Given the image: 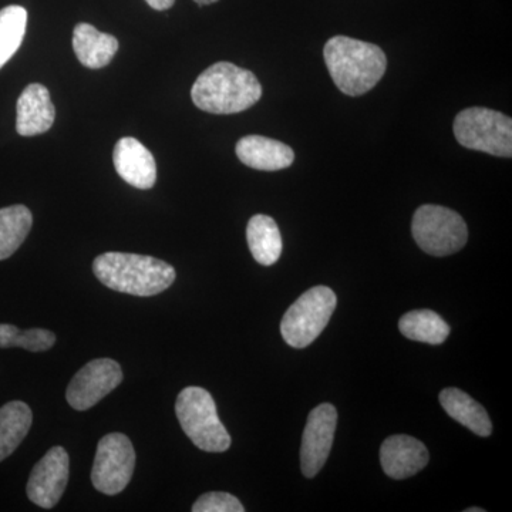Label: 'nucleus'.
I'll list each match as a JSON object with an SVG mask.
<instances>
[{
    "label": "nucleus",
    "mask_w": 512,
    "mask_h": 512,
    "mask_svg": "<svg viewBox=\"0 0 512 512\" xmlns=\"http://www.w3.org/2000/svg\"><path fill=\"white\" fill-rule=\"evenodd\" d=\"M323 57L333 83L352 97L370 92L387 69L386 53L379 46L348 36L329 39Z\"/></svg>",
    "instance_id": "obj_1"
},
{
    "label": "nucleus",
    "mask_w": 512,
    "mask_h": 512,
    "mask_svg": "<svg viewBox=\"0 0 512 512\" xmlns=\"http://www.w3.org/2000/svg\"><path fill=\"white\" fill-rule=\"evenodd\" d=\"M261 97L262 86L255 74L229 62L212 64L191 89L195 106L211 114L241 113Z\"/></svg>",
    "instance_id": "obj_2"
},
{
    "label": "nucleus",
    "mask_w": 512,
    "mask_h": 512,
    "mask_svg": "<svg viewBox=\"0 0 512 512\" xmlns=\"http://www.w3.org/2000/svg\"><path fill=\"white\" fill-rule=\"evenodd\" d=\"M93 272L101 284L134 296H154L170 288L175 269L153 256L107 252L97 256Z\"/></svg>",
    "instance_id": "obj_3"
},
{
    "label": "nucleus",
    "mask_w": 512,
    "mask_h": 512,
    "mask_svg": "<svg viewBox=\"0 0 512 512\" xmlns=\"http://www.w3.org/2000/svg\"><path fill=\"white\" fill-rule=\"evenodd\" d=\"M175 413L188 439L202 451L224 453L231 447V436L218 417L217 404L202 387H185L178 394Z\"/></svg>",
    "instance_id": "obj_4"
},
{
    "label": "nucleus",
    "mask_w": 512,
    "mask_h": 512,
    "mask_svg": "<svg viewBox=\"0 0 512 512\" xmlns=\"http://www.w3.org/2000/svg\"><path fill=\"white\" fill-rule=\"evenodd\" d=\"M454 136L468 150L495 157H512V120L500 111L471 107L454 120Z\"/></svg>",
    "instance_id": "obj_5"
},
{
    "label": "nucleus",
    "mask_w": 512,
    "mask_h": 512,
    "mask_svg": "<svg viewBox=\"0 0 512 512\" xmlns=\"http://www.w3.org/2000/svg\"><path fill=\"white\" fill-rule=\"evenodd\" d=\"M336 305L338 298L332 289H309L286 311L281 323L282 338L291 348H308L328 326Z\"/></svg>",
    "instance_id": "obj_6"
},
{
    "label": "nucleus",
    "mask_w": 512,
    "mask_h": 512,
    "mask_svg": "<svg viewBox=\"0 0 512 512\" xmlns=\"http://www.w3.org/2000/svg\"><path fill=\"white\" fill-rule=\"evenodd\" d=\"M414 241L426 254L447 256L466 247L468 229L460 214L441 205H421L412 222Z\"/></svg>",
    "instance_id": "obj_7"
},
{
    "label": "nucleus",
    "mask_w": 512,
    "mask_h": 512,
    "mask_svg": "<svg viewBox=\"0 0 512 512\" xmlns=\"http://www.w3.org/2000/svg\"><path fill=\"white\" fill-rule=\"evenodd\" d=\"M136 468V451L121 433L104 436L97 446L92 470L94 488L106 495L120 494L130 483Z\"/></svg>",
    "instance_id": "obj_8"
},
{
    "label": "nucleus",
    "mask_w": 512,
    "mask_h": 512,
    "mask_svg": "<svg viewBox=\"0 0 512 512\" xmlns=\"http://www.w3.org/2000/svg\"><path fill=\"white\" fill-rule=\"evenodd\" d=\"M123 382V370L116 360L94 359L74 375L66 399L74 410L92 409Z\"/></svg>",
    "instance_id": "obj_9"
},
{
    "label": "nucleus",
    "mask_w": 512,
    "mask_h": 512,
    "mask_svg": "<svg viewBox=\"0 0 512 512\" xmlns=\"http://www.w3.org/2000/svg\"><path fill=\"white\" fill-rule=\"evenodd\" d=\"M336 424L338 412L330 403L319 404L309 414L301 446L303 476L313 478L325 466L335 440Z\"/></svg>",
    "instance_id": "obj_10"
},
{
    "label": "nucleus",
    "mask_w": 512,
    "mask_h": 512,
    "mask_svg": "<svg viewBox=\"0 0 512 512\" xmlns=\"http://www.w3.org/2000/svg\"><path fill=\"white\" fill-rule=\"evenodd\" d=\"M70 458L63 447H53L42 460L37 461L30 474L28 487L29 500L37 507H55L69 483Z\"/></svg>",
    "instance_id": "obj_11"
},
{
    "label": "nucleus",
    "mask_w": 512,
    "mask_h": 512,
    "mask_svg": "<svg viewBox=\"0 0 512 512\" xmlns=\"http://www.w3.org/2000/svg\"><path fill=\"white\" fill-rule=\"evenodd\" d=\"M429 458V451L420 440L404 434L389 437L380 447L384 473L394 480L416 476L429 464Z\"/></svg>",
    "instance_id": "obj_12"
},
{
    "label": "nucleus",
    "mask_w": 512,
    "mask_h": 512,
    "mask_svg": "<svg viewBox=\"0 0 512 512\" xmlns=\"http://www.w3.org/2000/svg\"><path fill=\"white\" fill-rule=\"evenodd\" d=\"M114 167L127 184L150 190L157 180V164L153 154L133 137H124L114 147Z\"/></svg>",
    "instance_id": "obj_13"
},
{
    "label": "nucleus",
    "mask_w": 512,
    "mask_h": 512,
    "mask_svg": "<svg viewBox=\"0 0 512 512\" xmlns=\"http://www.w3.org/2000/svg\"><path fill=\"white\" fill-rule=\"evenodd\" d=\"M16 113V131L20 136L32 137L49 131L55 123L56 109L47 87L29 84L20 94Z\"/></svg>",
    "instance_id": "obj_14"
},
{
    "label": "nucleus",
    "mask_w": 512,
    "mask_h": 512,
    "mask_svg": "<svg viewBox=\"0 0 512 512\" xmlns=\"http://www.w3.org/2000/svg\"><path fill=\"white\" fill-rule=\"evenodd\" d=\"M235 151L242 164L259 171L284 170L291 167L295 160L291 147L262 136L242 137Z\"/></svg>",
    "instance_id": "obj_15"
},
{
    "label": "nucleus",
    "mask_w": 512,
    "mask_h": 512,
    "mask_svg": "<svg viewBox=\"0 0 512 512\" xmlns=\"http://www.w3.org/2000/svg\"><path fill=\"white\" fill-rule=\"evenodd\" d=\"M73 50L77 60L87 69L99 70L109 66L119 52V40L101 33L89 23H79L73 32Z\"/></svg>",
    "instance_id": "obj_16"
},
{
    "label": "nucleus",
    "mask_w": 512,
    "mask_h": 512,
    "mask_svg": "<svg viewBox=\"0 0 512 512\" xmlns=\"http://www.w3.org/2000/svg\"><path fill=\"white\" fill-rule=\"evenodd\" d=\"M440 403L451 419L463 424L477 436L488 437L493 433V423L487 410L463 390L456 387L444 389L440 393Z\"/></svg>",
    "instance_id": "obj_17"
},
{
    "label": "nucleus",
    "mask_w": 512,
    "mask_h": 512,
    "mask_svg": "<svg viewBox=\"0 0 512 512\" xmlns=\"http://www.w3.org/2000/svg\"><path fill=\"white\" fill-rule=\"evenodd\" d=\"M247 241L249 251L258 264L271 266L282 254V237L274 218L254 215L248 222Z\"/></svg>",
    "instance_id": "obj_18"
},
{
    "label": "nucleus",
    "mask_w": 512,
    "mask_h": 512,
    "mask_svg": "<svg viewBox=\"0 0 512 512\" xmlns=\"http://www.w3.org/2000/svg\"><path fill=\"white\" fill-rule=\"evenodd\" d=\"M33 423V413L28 404L10 402L0 407V461L15 453Z\"/></svg>",
    "instance_id": "obj_19"
},
{
    "label": "nucleus",
    "mask_w": 512,
    "mask_h": 512,
    "mask_svg": "<svg viewBox=\"0 0 512 512\" xmlns=\"http://www.w3.org/2000/svg\"><path fill=\"white\" fill-rule=\"evenodd\" d=\"M399 329L404 338L416 342L441 345L450 335V326L439 313L433 311H412L400 318Z\"/></svg>",
    "instance_id": "obj_20"
},
{
    "label": "nucleus",
    "mask_w": 512,
    "mask_h": 512,
    "mask_svg": "<svg viewBox=\"0 0 512 512\" xmlns=\"http://www.w3.org/2000/svg\"><path fill=\"white\" fill-rule=\"evenodd\" d=\"M33 215L25 205H12L0 210V261L15 254L28 238Z\"/></svg>",
    "instance_id": "obj_21"
},
{
    "label": "nucleus",
    "mask_w": 512,
    "mask_h": 512,
    "mask_svg": "<svg viewBox=\"0 0 512 512\" xmlns=\"http://www.w3.org/2000/svg\"><path fill=\"white\" fill-rule=\"evenodd\" d=\"M28 26V12L23 6H6L0 10V69L22 46Z\"/></svg>",
    "instance_id": "obj_22"
},
{
    "label": "nucleus",
    "mask_w": 512,
    "mask_h": 512,
    "mask_svg": "<svg viewBox=\"0 0 512 512\" xmlns=\"http://www.w3.org/2000/svg\"><path fill=\"white\" fill-rule=\"evenodd\" d=\"M56 343V335L47 329L20 330L16 326L0 325V348H22L29 352H46Z\"/></svg>",
    "instance_id": "obj_23"
},
{
    "label": "nucleus",
    "mask_w": 512,
    "mask_h": 512,
    "mask_svg": "<svg viewBox=\"0 0 512 512\" xmlns=\"http://www.w3.org/2000/svg\"><path fill=\"white\" fill-rule=\"evenodd\" d=\"M194 512H244V505L237 497L228 493H207L201 495L194 505Z\"/></svg>",
    "instance_id": "obj_24"
},
{
    "label": "nucleus",
    "mask_w": 512,
    "mask_h": 512,
    "mask_svg": "<svg viewBox=\"0 0 512 512\" xmlns=\"http://www.w3.org/2000/svg\"><path fill=\"white\" fill-rule=\"evenodd\" d=\"M151 8L156 10H167L173 8L175 0H146Z\"/></svg>",
    "instance_id": "obj_25"
},
{
    "label": "nucleus",
    "mask_w": 512,
    "mask_h": 512,
    "mask_svg": "<svg viewBox=\"0 0 512 512\" xmlns=\"http://www.w3.org/2000/svg\"><path fill=\"white\" fill-rule=\"evenodd\" d=\"M195 3H198L200 6L204 5H212V3L218 2V0H194Z\"/></svg>",
    "instance_id": "obj_26"
},
{
    "label": "nucleus",
    "mask_w": 512,
    "mask_h": 512,
    "mask_svg": "<svg viewBox=\"0 0 512 512\" xmlns=\"http://www.w3.org/2000/svg\"><path fill=\"white\" fill-rule=\"evenodd\" d=\"M466 512H484L483 508H467Z\"/></svg>",
    "instance_id": "obj_27"
}]
</instances>
